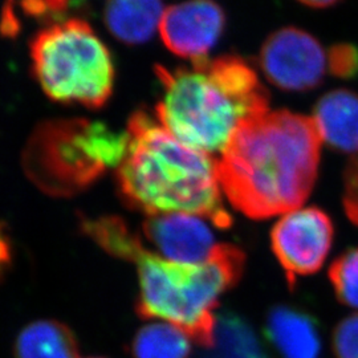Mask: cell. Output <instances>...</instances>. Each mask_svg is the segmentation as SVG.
Segmentation results:
<instances>
[{
    "instance_id": "obj_1",
    "label": "cell",
    "mask_w": 358,
    "mask_h": 358,
    "mask_svg": "<svg viewBox=\"0 0 358 358\" xmlns=\"http://www.w3.org/2000/svg\"><path fill=\"white\" fill-rule=\"evenodd\" d=\"M321 142L313 118L289 110L245 121L217 159L220 187L252 219L299 210L316 182Z\"/></svg>"
},
{
    "instance_id": "obj_2",
    "label": "cell",
    "mask_w": 358,
    "mask_h": 358,
    "mask_svg": "<svg viewBox=\"0 0 358 358\" xmlns=\"http://www.w3.org/2000/svg\"><path fill=\"white\" fill-rule=\"evenodd\" d=\"M81 229L108 254L137 266L142 319L164 320L198 344L214 345L219 297L243 273L245 255L231 244H217L203 264H180L143 247L140 236L117 217L84 219Z\"/></svg>"
},
{
    "instance_id": "obj_3",
    "label": "cell",
    "mask_w": 358,
    "mask_h": 358,
    "mask_svg": "<svg viewBox=\"0 0 358 358\" xmlns=\"http://www.w3.org/2000/svg\"><path fill=\"white\" fill-rule=\"evenodd\" d=\"M164 93L155 112L178 141L210 155L222 154L234 133L269 112V94L239 56L201 59L170 71L157 66Z\"/></svg>"
},
{
    "instance_id": "obj_4",
    "label": "cell",
    "mask_w": 358,
    "mask_h": 358,
    "mask_svg": "<svg viewBox=\"0 0 358 358\" xmlns=\"http://www.w3.org/2000/svg\"><path fill=\"white\" fill-rule=\"evenodd\" d=\"M129 145L117 169L120 192L149 217L183 213L231 226L223 208L217 159L178 141L158 120L137 112L129 121Z\"/></svg>"
},
{
    "instance_id": "obj_5",
    "label": "cell",
    "mask_w": 358,
    "mask_h": 358,
    "mask_svg": "<svg viewBox=\"0 0 358 358\" xmlns=\"http://www.w3.org/2000/svg\"><path fill=\"white\" fill-rule=\"evenodd\" d=\"M129 134L103 122L60 120L35 130L24 152V169L43 192L77 194L121 165L128 150Z\"/></svg>"
},
{
    "instance_id": "obj_6",
    "label": "cell",
    "mask_w": 358,
    "mask_h": 358,
    "mask_svg": "<svg viewBox=\"0 0 358 358\" xmlns=\"http://www.w3.org/2000/svg\"><path fill=\"white\" fill-rule=\"evenodd\" d=\"M31 59L40 87L55 101L100 108L112 96L110 52L81 19L41 29L31 43Z\"/></svg>"
},
{
    "instance_id": "obj_7",
    "label": "cell",
    "mask_w": 358,
    "mask_h": 358,
    "mask_svg": "<svg viewBox=\"0 0 358 358\" xmlns=\"http://www.w3.org/2000/svg\"><path fill=\"white\" fill-rule=\"evenodd\" d=\"M259 64L275 87L284 90H315L328 66V56L319 40L296 27H285L264 41Z\"/></svg>"
},
{
    "instance_id": "obj_8",
    "label": "cell",
    "mask_w": 358,
    "mask_h": 358,
    "mask_svg": "<svg viewBox=\"0 0 358 358\" xmlns=\"http://www.w3.org/2000/svg\"><path fill=\"white\" fill-rule=\"evenodd\" d=\"M332 241V220L317 207L285 214L271 232L272 250L291 287L297 276H307L321 268Z\"/></svg>"
},
{
    "instance_id": "obj_9",
    "label": "cell",
    "mask_w": 358,
    "mask_h": 358,
    "mask_svg": "<svg viewBox=\"0 0 358 358\" xmlns=\"http://www.w3.org/2000/svg\"><path fill=\"white\" fill-rule=\"evenodd\" d=\"M226 24L214 0H187L166 8L159 34L169 51L192 62L207 57Z\"/></svg>"
},
{
    "instance_id": "obj_10",
    "label": "cell",
    "mask_w": 358,
    "mask_h": 358,
    "mask_svg": "<svg viewBox=\"0 0 358 358\" xmlns=\"http://www.w3.org/2000/svg\"><path fill=\"white\" fill-rule=\"evenodd\" d=\"M143 234L157 255L180 264H203L217 245L205 217L183 213L148 217Z\"/></svg>"
},
{
    "instance_id": "obj_11",
    "label": "cell",
    "mask_w": 358,
    "mask_h": 358,
    "mask_svg": "<svg viewBox=\"0 0 358 358\" xmlns=\"http://www.w3.org/2000/svg\"><path fill=\"white\" fill-rule=\"evenodd\" d=\"M321 141L333 149L358 154V94L336 90L324 94L313 115Z\"/></svg>"
},
{
    "instance_id": "obj_12",
    "label": "cell",
    "mask_w": 358,
    "mask_h": 358,
    "mask_svg": "<svg viewBox=\"0 0 358 358\" xmlns=\"http://www.w3.org/2000/svg\"><path fill=\"white\" fill-rule=\"evenodd\" d=\"M165 11L162 0H108L103 19L117 40L138 45L159 31Z\"/></svg>"
},
{
    "instance_id": "obj_13",
    "label": "cell",
    "mask_w": 358,
    "mask_h": 358,
    "mask_svg": "<svg viewBox=\"0 0 358 358\" xmlns=\"http://www.w3.org/2000/svg\"><path fill=\"white\" fill-rule=\"evenodd\" d=\"M267 336L284 358H319L321 340L315 321L289 307L269 312Z\"/></svg>"
},
{
    "instance_id": "obj_14",
    "label": "cell",
    "mask_w": 358,
    "mask_h": 358,
    "mask_svg": "<svg viewBox=\"0 0 358 358\" xmlns=\"http://www.w3.org/2000/svg\"><path fill=\"white\" fill-rule=\"evenodd\" d=\"M15 358H78L76 337L59 321L31 322L16 338Z\"/></svg>"
},
{
    "instance_id": "obj_15",
    "label": "cell",
    "mask_w": 358,
    "mask_h": 358,
    "mask_svg": "<svg viewBox=\"0 0 358 358\" xmlns=\"http://www.w3.org/2000/svg\"><path fill=\"white\" fill-rule=\"evenodd\" d=\"M201 358L271 357L247 321L232 312H222L217 319L214 345Z\"/></svg>"
},
{
    "instance_id": "obj_16",
    "label": "cell",
    "mask_w": 358,
    "mask_h": 358,
    "mask_svg": "<svg viewBox=\"0 0 358 358\" xmlns=\"http://www.w3.org/2000/svg\"><path fill=\"white\" fill-rule=\"evenodd\" d=\"M190 337L169 322H153L141 328L133 338L134 358H189Z\"/></svg>"
},
{
    "instance_id": "obj_17",
    "label": "cell",
    "mask_w": 358,
    "mask_h": 358,
    "mask_svg": "<svg viewBox=\"0 0 358 358\" xmlns=\"http://www.w3.org/2000/svg\"><path fill=\"white\" fill-rule=\"evenodd\" d=\"M329 279L338 300L358 309V248L348 251L333 262Z\"/></svg>"
},
{
    "instance_id": "obj_18",
    "label": "cell",
    "mask_w": 358,
    "mask_h": 358,
    "mask_svg": "<svg viewBox=\"0 0 358 358\" xmlns=\"http://www.w3.org/2000/svg\"><path fill=\"white\" fill-rule=\"evenodd\" d=\"M333 350L337 358H358V313L350 315L336 327Z\"/></svg>"
},
{
    "instance_id": "obj_19",
    "label": "cell",
    "mask_w": 358,
    "mask_h": 358,
    "mask_svg": "<svg viewBox=\"0 0 358 358\" xmlns=\"http://www.w3.org/2000/svg\"><path fill=\"white\" fill-rule=\"evenodd\" d=\"M344 207L346 215L358 226V154L346 167L344 177Z\"/></svg>"
},
{
    "instance_id": "obj_20",
    "label": "cell",
    "mask_w": 358,
    "mask_h": 358,
    "mask_svg": "<svg viewBox=\"0 0 358 358\" xmlns=\"http://www.w3.org/2000/svg\"><path fill=\"white\" fill-rule=\"evenodd\" d=\"M331 69L337 76H352L358 71V53L350 45H338L331 51Z\"/></svg>"
},
{
    "instance_id": "obj_21",
    "label": "cell",
    "mask_w": 358,
    "mask_h": 358,
    "mask_svg": "<svg viewBox=\"0 0 358 358\" xmlns=\"http://www.w3.org/2000/svg\"><path fill=\"white\" fill-rule=\"evenodd\" d=\"M299 1L313 8H325V7H331L340 0H299Z\"/></svg>"
},
{
    "instance_id": "obj_22",
    "label": "cell",
    "mask_w": 358,
    "mask_h": 358,
    "mask_svg": "<svg viewBox=\"0 0 358 358\" xmlns=\"http://www.w3.org/2000/svg\"><path fill=\"white\" fill-rule=\"evenodd\" d=\"M6 266H7V262L4 260V257L0 254V278H1V275H3V271L6 268Z\"/></svg>"
},
{
    "instance_id": "obj_23",
    "label": "cell",
    "mask_w": 358,
    "mask_h": 358,
    "mask_svg": "<svg viewBox=\"0 0 358 358\" xmlns=\"http://www.w3.org/2000/svg\"><path fill=\"white\" fill-rule=\"evenodd\" d=\"M90 358H101V357H90Z\"/></svg>"
}]
</instances>
